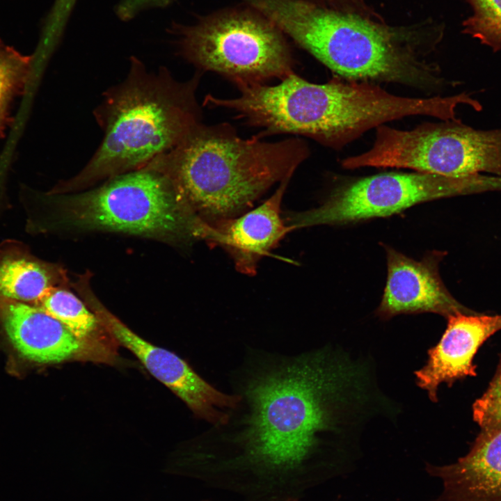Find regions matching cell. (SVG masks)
<instances>
[{
  "mask_svg": "<svg viewBox=\"0 0 501 501\" xmlns=\"http://www.w3.org/2000/svg\"><path fill=\"white\" fill-rule=\"evenodd\" d=\"M239 394L245 401L232 459L261 473H295L328 437L365 429L389 401L366 361L324 347L271 360Z\"/></svg>",
  "mask_w": 501,
  "mask_h": 501,
  "instance_id": "1",
  "label": "cell"
},
{
  "mask_svg": "<svg viewBox=\"0 0 501 501\" xmlns=\"http://www.w3.org/2000/svg\"><path fill=\"white\" fill-rule=\"evenodd\" d=\"M251 5L344 79L429 91L444 85L438 66L429 60L444 28L431 19L392 26L310 0H251Z\"/></svg>",
  "mask_w": 501,
  "mask_h": 501,
  "instance_id": "2",
  "label": "cell"
},
{
  "mask_svg": "<svg viewBox=\"0 0 501 501\" xmlns=\"http://www.w3.org/2000/svg\"><path fill=\"white\" fill-rule=\"evenodd\" d=\"M238 88L239 96L217 97L214 104L263 128L260 137L300 134L337 150L387 122L411 116L441 118L446 110L444 99L438 95L402 97L371 82L339 77L315 84L293 72L277 85Z\"/></svg>",
  "mask_w": 501,
  "mask_h": 501,
  "instance_id": "3",
  "label": "cell"
},
{
  "mask_svg": "<svg viewBox=\"0 0 501 501\" xmlns=\"http://www.w3.org/2000/svg\"><path fill=\"white\" fill-rule=\"evenodd\" d=\"M198 77L181 82L164 67L150 72L135 56L126 77L102 94L94 116L104 132L99 147L56 193L76 191L148 166L176 147L200 122Z\"/></svg>",
  "mask_w": 501,
  "mask_h": 501,
  "instance_id": "4",
  "label": "cell"
},
{
  "mask_svg": "<svg viewBox=\"0 0 501 501\" xmlns=\"http://www.w3.org/2000/svg\"><path fill=\"white\" fill-rule=\"evenodd\" d=\"M239 137L228 124L201 122L154 165L209 223L246 212L273 184L292 175L309 154L300 138L277 142Z\"/></svg>",
  "mask_w": 501,
  "mask_h": 501,
  "instance_id": "5",
  "label": "cell"
},
{
  "mask_svg": "<svg viewBox=\"0 0 501 501\" xmlns=\"http://www.w3.org/2000/svg\"><path fill=\"white\" fill-rule=\"evenodd\" d=\"M61 200L67 222L78 228L176 244H210L214 238L213 226L193 211L168 176L150 164Z\"/></svg>",
  "mask_w": 501,
  "mask_h": 501,
  "instance_id": "6",
  "label": "cell"
},
{
  "mask_svg": "<svg viewBox=\"0 0 501 501\" xmlns=\"http://www.w3.org/2000/svg\"><path fill=\"white\" fill-rule=\"evenodd\" d=\"M245 6L213 13L189 25L173 23L170 33L180 55L237 87L281 80L293 73L287 36L263 14Z\"/></svg>",
  "mask_w": 501,
  "mask_h": 501,
  "instance_id": "7",
  "label": "cell"
},
{
  "mask_svg": "<svg viewBox=\"0 0 501 501\" xmlns=\"http://www.w3.org/2000/svg\"><path fill=\"white\" fill-rule=\"evenodd\" d=\"M342 166L404 168L452 177L482 173L501 177V128L477 130L458 120L423 123L411 130L382 125L372 146L344 159Z\"/></svg>",
  "mask_w": 501,
  "mask_h": 501,
  "instance_id": "8",
  "label": "cell"
},
{
  "mask_svg": "<svg viewBox=\"0 0 501 501\" xmlns=\"http://www.w3.org/2000/svg\"><path fill=\"white\" fill-rule=\"evenodd\" d=\"M488 176L452 177L424 173H381L356 180L335 191L319 207L287 213L292 231L340 225L400 212L438 198L491 190Z\"/></svg>",
  "mask_w": 501,
  "mask_h": 501,
  "instance_id": "9",
  "label": "cell"
},
{
  "mask_svg": "<svg viewBox=\"0 0 501 501\" xmlns=\"http://www.w3.org/2000/svg\"><path fill=\"white\" fill-rule=\"evenodd\" d=\"M100 324L129 350L148 371L180 397L194 415L216 427L225 425L241 396L221 392L207 382L180 356L141 337L107 310L88 292L85 294Z\"/></svg>",
  "mask_w": 501,
  "mask_h": 501,
  "instance_id": "10",
  "label": "cell"
},
{
  "mask_svg": "<svg viewBox=\"0 0 501 501\" xmlns=\"http://www.w3.org/2000/svg\"><path fill=\"white\" fill-rule=\"evenodd\" d=\"M385 250L388 276L376 310L380 317L433 312L447 318L456 312H475L459 303L443 283L438 263L444 252L435 251L416 261L390 247Z\"/></svg>",
  "mask_w": 501,
  "mask_h": 501,
  "instance_id": "11",
  "label": "cell"
},
{
  "mask_svg": "<svg viewBox=\"0 0 501 501\" xmlns=\"http://www.w3.org/2000/svg\"><path fill=\"white\" fill-rule=\"evenodd\" d=\"M439 342L428 350L425 365L415 372L417 385L438 401L439 385L475 374L474 356L483 342L501 329V315L456 312L447 318Z\"/></svg>",
  "mask_w": 501,
  "mask_h": 501,
  "instance_id": "12",
  "label": "cell"
},
{
  "mask_svg": "<svg viewBox=\"0 0 501 501\" xmlns=\"http://www.w3.org/2000/svg\"><path fill=\"white\" fill-rule=\"evenodd\" d=\"M292 175L280 182L275 192L259 206L213 223L214 245L221 246L232 258L237 271L252 276L260 261L292 232L281 212V203Z\"/></svg>",
  "mask_w": 501,
  "mask_h": 501,
  "instance_id": "13",
  "label": "cell"
},
{
  "mask_svg": "<svg viewBox=\"0 0 501 501\" xmlns=\"http://www.w3.org/2000/svg\"><path fill=\"white\" fill-rule=\"evenodd\" d=\"M0 321L15 350L28 360L58 363L81 349V341L39 306L0 299Z\"/></svg>",
  "mask_w": 501,
  "mask_h": 501,
  "instance_id": "14",
  "label": "cell"
},
{
  "mask_svg": "<svg viewBox=\"0 0 501 501\" xmlns=\"http://www.w3.org/2000/svg\"><path fill=\"white\" fill-rule=\"evenodd\" d=\"M426 470L442 482L438 501H501V428L482 432L456 462Z\"/></svg>",
  "mask_w": 501,
  "mask_h": 501,
  "instance_id": "15",
  "label": "cell"
},
{
  "mask_svg": "<svg viewBox=\"0 0 501 501\" xmlns=\"http://www.w3.org/2000/svg\"><path fill=\"white\" fill-rule=\"evenodd\" d=\"M56 270L22 250L0 255V299L38 303L55 287Z\"/></svg>",
  "mask_w": 501,
  "mask_h": 501,
  "instance_id": "16",
  "label": "cell"
},
{
  "mask_svg": "<svg viewBox=\"0 0 501 501\" xmlns=\"http://www.w3.org/2000/svg\"><path fill=\"white\" fill-rule=\"evenodd\" d=\"M37 305L80 340L89 337L100 324L95 312L73 293L63 288L54 287Z\"/></svg>",
  "mask_w": 501,
  "mask_h": 501,
  "instance_id": "17",
  "label": "cell"
},
{
  "mask_svg": "<svg viewBox=\"0 0 501 501\" xmlns=\"http://www.w3.org/2000/svg\"><path fill=\"white\" fill-rule=\"evenodd\" d=\"M473 14L462 23L463 32L495 51L501 48V0H467Z\"/></svg>",
  "mask_w": 501,
  "mask_h": 501,
  "instance_id": "18",
  "label": "cell"
},
{
  "mask_svg": "<svg viewBox=\"0 0 501 501\" xmlns=\"http://www.w3.org/2000/svg\"><path fill=\"white\" fill-rule=\"evenodd\" d=\"M33 57L22 54L0 38V102H13L25 89Z\"/></svg>",
  "mask_w": 501,
  "mask_h": 501,
  "instance_id": "19",
  "label": "cell"
},
{
  "mask_svg": "<svg viewBox=\"0 0 501 501\" xmlns=\"http://www.w3.org/2000/svg\"><path fill=\"white\" fill-rule=\"evenodd\" d=\"M472 411L482 432L501 428V366L487 390L475 402Z\"/></svg>",
  "mask_w": 501,
  "mask_h": 501,
  "instance_id": "20",
  "label": "cell"
},
{
  "mask_svg": "<svg viewBox=\"0 0 501 501\" xmlns=\"http://www.w3.org/2000/svg\"><path fill=\"white\" fill-rule=\"evenodd\" d=\"M175 0H120L116 8L118 17L128 21L141 11L152 8H164L170 5Z\"/></svg>",
  "mask_w": 501,
  "mask_h": 501,
  "instance_id": "21",
  "label": "cell"
}]
</instances>
